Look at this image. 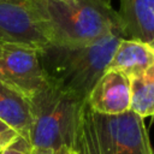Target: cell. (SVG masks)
Returning a JSON list of instances; mask_svg holds the SVG:
<instances>
[{"instance_id": "1", "label": "cell", "mask_w": 154, "mask_h": 154, "mask_svg": "<svg viewBox=\"0 0 154 154\" xmlns=\"http://www.w3.org/2000/svg\"><path fill=\"white\" fill-rule=\"evenodd\" d=\"M122 38V34L113 32L91 43H48L40 48V60L49 84L87 100Z\"/></svg>"}, {"instance_id": "2", "label": "cell", "mask_w": 154, "mask_h": 154, "mask_svg": "<svg viewBox=\"0 0 154 154\" xmlns=\"http://www.w3.org/2000/svg\"><path fill=\"white\" fill-rule=\"evenodd\" d=\"M46 24L49 43L83 45L109 34L123 35L118 11L101 0H30Z\"/></svg>"}, {"instance_id": "3", "label": "cell", "mask_w": 154, "mask_h": 154, "mask_svg": "<svg viewBox=\"0 0 154 154\" xmlns=\"http://www.w3.org/2000/svg\"><path fill=\"white\" fill-rule=\"evenodd\" d=\"M76 154H154L143 118L131 109L105 116L82 107L72 149Z\"/></svg>"}, {"instance_id": "4", "label": "cell", "mask_w": 154, "mask_h": 154, "mask_svg": "<svg viewBox=\"0 0 154 154\" xmlns=\"http://www.w3.org/2000/svg\"><path fill=\"white\" fill-rule=\"evenodd\" d=\"M30 102L32 108L31 148L57 150L67 147L72 149L85 100L49 84L48 88L30 99Z\"/></svg>"}, {"instance_id": "5", "label": "cell", "mask_w": 154, "mask_h": 154, "mask_svg": "<svg viewBox=\"0 0 154 154\" xmlns=\"http://www.w3.org/2000/svg\"><path fill=\"white\" fill-rule=\"evenodd\" d=\"M0 81L29 100L49 87L38 48L20 43H2L0 49Z\"/></svg>"}, {"instance_id": "6", "label": "cell", "mask_w": 154, "mask_h": 154, "mask_svg": "<svg viewBox=\"0 0 154 154\" xmlns=\"http://www.w3.org/2000/svg\"><path fill=\"white\" fill-rule=\"evenodd\" d=\"M0 42L42 48L49 43L46 24L31 5L0 0Z\"/></svg>"}, {"instance_id": "7", "label": "cell", "mask_w": 154, "mask_h": 154, "mask_svg": "<svg viewBox=\"0 0 154 154\" xmlns=\"http://www.w3.org/2000/svg\"><path fill=\"white\" fill-rule=\"evenodd\" d=\"M87 105L99 114L117 116L131 109L130 81L119 71L106 70L91 88Z\"/></svg>"}, {"instance_id": "8", "label": "cell", "mask_w": 154, "mask_h": 154, "mask_svg": "<svg viewBox=\"0 0 154 154\" xmlns=\"http://www.w3.org/2000/svg\"><path fill=\"white\" fill-rule=\"evenodd\" d=\"M123 37L154 48V0H120Z\"/></svg>"}, {"instance_id": "9", "label": "cell", "mask_w": 154, "mask_h": 154, "mask_svg": "<svg viewBox=\"0 0 154 154\" xmlns=\"http://www.w3.org/2000/svg\"><path fill=\"white\" fill-rule=\"evenodd\" d=\"M0 119L11 126L30 148L32 108L30 100L0 81ZM32 149V148H31Z\"/></svg>"}, {"instance_id": "10", "label": "cell", "mask_w": 154, "mask_h": 154, "mask_svg": "<svg viewBox=\"0 0 154 154\" xmlns=\"http://www.w3.org/2000/svg\"><path fill=\"white\" fill-rule=\"evenodd\" d=\"M153 63L154 48L143 42L122 38L114 49L106 70L123 72L130 79L131 77L143 72Z\"/></svg>"}, {"instance_id": "11", "label": "cell", "mask_w": 154, "mask_h": 154, "mask_svg": "<svg viewBox=\"0 0 154 154\" xmlns=\"http://www.w3.org/2000/svg\"><path fill=\"white\" fill-rule=\"evenodd\" d=\"M129 81L131 111L142 118L154 116V63Z\"/></svg>"}, {"instance_id": "12", "label": "cell", "mask_w": 154, "mask_h": 154, "mask_svg": "<svg viewBox=\"0 0 154 154\" xmlns=\"http://www.w3.org/2000/svg\"><path fill=\"white\" fill-rule=\"evenodd\" d=\"M0 147L2 149L11 147L28 154H31V150H32L28 144H25L20 140L19 135L1 119H0Z\"/></svg>"}, {"instance_id": "13", "label": "cell", "mask_w": 154, "mask_h": 154, "mask_svg": "<svg viewBox=\"0 0 154 154\" xmlns=\"http://www.w3.org/2000/svg\"><path fill=\"white\" fill-rule=\"evenodd\" d=\"M31 154H54V150L48 148H32Z\"/></svg>"}, {"instance_id": "14", "label": "cell", "mask_w": 154, "mask_h": 154, "mask_svg": "<svg viewBox=\"0 0 154 154\" xmlns=\"http://www.w3.org/2000/svg\"><path fill=\"white\" fill-rule=\"evenodd\" d=\"M1 154H28V153H24V152H22V150H18V149H14V148L8 147V148L2 149Z\"/></svg>"}, {"instance_id": "15", "label": "cell", "mask_w": 154, "mask_h": 154, "mask_svg": "<svg viewBox=\"0 0 154 154\" xmlns=\"http://www.w3.org/2000/svg\"><path fill=\"white\" fill-rule=\"evenodd\" d=\"M54 154H71V149L67 147H61V148L54 150Z\"/></svg>"}, {"instance_id": "16", "label": "cell", "mask_w": 154, "mask_h": 154, "mask_svg": "<svg viewBox=\"0 0 154 154\" xmlns=\"http://www.w3.org/2000/svg\"><path fill=\"white\" fill-rule=\"evenodd\" d=\"M60 1H63V2H66V4H71V2H75L76 0H60Z\"/></svg>"}, {"instance_id": "17", "label": "cell", "mask_w": 154, "mask_h": 154, "mask_svg": "<svg viewBox=\"0 0 154 154\" xmlns=\"http://www.w3.org/2000/svg\"><path fill=\"white\" fill-rule=\"evenodd\" d=\"M8 1H14V2H26L28 0H8Z\"/></svg>"}, {"instance_id": "18", "label": "cell", "mask_w": 154, "mask_h": 154, "mask_svg": "<svg viewBox=\"0 0 154 154\" xmlns=\"http://www.w3.org/2000/svg\"><path fill=\"white\" fill-rule=\"evenodd\" d=\"M101 1H103V2H106V4H109V5H112V0H101Z\"/></svg>"}, {"instance_id": "19", "label": "cell", "mask_w": 154, "mask_h": 154, "mask_svg": "<svg viewBox=\"0 0 154 154\" xmlns=\"http://www.w3.org/2000/svg\"><path fill=\"white\" fill-rule=\"evenodd\" d=\"M71 154H76V153H75V152H73V150H71Z\"/></svg>"}, {"instance_id": "20", "label": "cell", "mask_w": 154, "mask_h": 154, "mask_svg": "<svg viewBox=\"0 0 154 154\" xmlns=\"http://www.w3.org/2000/svg\"><path fill=\"white\" fill-rule=\"evenodd\" d=\"M1 152H2V148H1V147H0V153H1Z\"/></svg>"}, {"instance_id": "21", "label": "cell", "mask_w": 154, "mask_h": 154, "mask_svg": "<svg viewBox=\"0 0 154 154\" xmlns=\"http://www.w3.org/2000/svg\"><path fill=\"white\" fill-rule=\"evenodd\" d=\"M1 46H2V43H1V42H0V49H1Z\"/></svg>"}, {"instance_id": "22", "label": "cell", "mask_w": 154, "mask_h": 154, "mask_svg": "<svg viewBox=\"0 0 154 154\" xmlns=\"http://www.w3.org/2000/svg\"><path fill=\"white\" fill-rule=\"evenodd\" d=\"M0 154H1V153H0Z\"/></svg>"}]
</instances>
